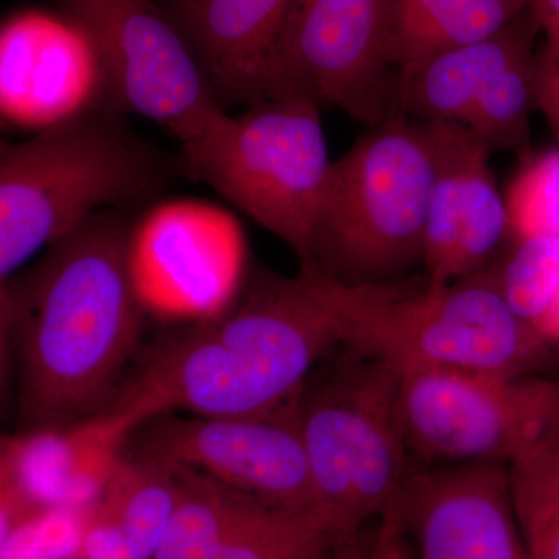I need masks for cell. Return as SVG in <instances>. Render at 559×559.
<instances>
[{"instance_id": "cell-33", "label": "cell", "mask_w": 559, "mask_h": 559, "mask_svg": "<svg viewBox=\"0 0 559 559\" xmlns=\"http://www.w3.org/2000/svg\"><path fill=\"white\" fill-rule=\"evenodd\" d=\"M533 330L549 344L559 342V289L551 297L540 318L536 320Z\"/></svg>"}, {"instance_id": "cell-2", "label": "cell", "mask_w": 559, "mask_h": 559, "mask_svg": "<svg viewBox=\"0 0 559 559\" xmlns=\"http://www.w3.org/2000/svg\"><path fill=\"white\" fill-rule=\"evenodd\" d=\"M342 345L322 275L266 274L219 318L160 341L106 407L132 415L139 428L173 412L224 417L274 409Z\"/></svg>"}, {"instance_id": "cell-25", "label": "cell", "mask_w": 559, "mask_h": 559, "mask_svg": "<svg viewBox=\"0 0 559 559\" xmlns=\"http://www.w3.org/2000/svg\"><path fill=\"white\" fill-rule=\"evenodd\" d=\"M496 274L511 310L533 329L559 289V238L518 241Z\"/></svg>"}, {"instance_id": "cell-1", "label": "cell", "mask_w": 559, "mask_h": 559, "mask_svg": "<svg viewBox=\"0 0 559 559\" xmlns=\"http://www.w3.org/2000/svg\"><path fill=\"white\" fill-rule=\"evenodd\" d=\"M130 212L95 213L7 283L22 430L90 417L134 353L145 311L128 267Z\"/></svg>"}, {"instance_id": "cell-4", "label": "cell", "mask_w": 559, "mask_h": 559, "mask_svg": "<svg viewBox=\"0 0 559 559\" xmlns=\"http://www.w3.org/2000/svg\"><path fill=\"white\" fill-rule=\"evenodd\" d=\"M344 345L400 371L454 369L540 373L550 344L503 297L496 267L457 282L404 278L344 286L323 277Z\"/></svg>"}, {"instance_id": "cell-12", "label": "cell", "mask_w": 559, "mask_h": 559, "mask_svg": "<svg viewBox=\"0 0 559 559\" xmlns=\"http://www.w3.org/2000/svg\"><path fill=\"white\" fill-rule=\"evenodd\" d=\"M388 0H294L280 94L340 108L367 127L393 116Z\"/></svg>"}, {"instance_id": "cell-27", "label": "cell", "mask_w": 559, "mask_h": 559, "mask_svg": "<svg viewBox=\"0 0 559 559\" xmlns=\"http://www.w3.org/2000/svg\"><path fill=\"white\" fill-rule=\"evenodd\" d=\"M81 514L80 559H142L130 536L98 500Z\"/></svg>"}, {"instance_id": "cell-23", "label": "cell", "mask_w": 559, "mask_h": 559, "mask_svg": "<svg viewBox=\"0 0 559 559\" xmlns=\"http://www.w3.org/2000/svg\"><path fill=\"white\" fill-rule=\"evenodd\" d=\"M538 60L539 50L530 51L496 73L460 123L468 128L489 153L528 148L530 114L536 108Z\"/></svg>"}, {"instance_id": "cell-11", "label": "cell", "mask_w": 559, "mask_h": 559, "mask_svg": "<svg viewBox=\"0 0 559 559\" xmlns=\"http://www.w3.org/2000/svg\"><path fill=\"white\" fill-rule=\"evenodd\" d=\"M246 263L245 231L218 205L165 201L132 221V288L154 318L187 325L219 318L240 297Z\"/></svg>"}, {"instance_id": "cell-5", "label": "cell", "mask_w": 559, "mask_h": 559, "mask_svg": "<svg viewBox=\"0 0 559 559\" xmlns=\"http://www.w3.org/2000/svg\"><path fill=\"white\" fill-rule=\"evenodd\" d=\"M433 180L426 124L390 116L331 160L300 270L344 286L400 282L423 264Z\"/></svg>"}, {"instance_id": "cell-16", "label": "cell", "mask_w": 559, "mask_h": 559, "mask_svg": "<svg viewBox=\"0 0 559 559\" xmlns=\"http://www.w3.org/2000/svg\"><path fill=\"white\" fill-rule=\"evenodd\" d=\"M224 109L278 95L294 0H157Z\"/></svg>"}, {"instance_id": "cell-10", "label": "cell", "mask_w": 559, "mask_h": 559, "mask_svg": "<svg viewBox=\"0 0 559 559\" xmlns=\"http://www.w3.org/2000/svg\"><path fill=\"white\" fill-rule=\"evenodd\" d=\"M300 390L255 414L162 415L135 429L124 451L194 471L267 506L320 516L301 439Z\"/></svg>"}, {"instance_id": "cell-15", "label": "cell", "mask_w": 559, "mask_h": 559, "mask_svg": "<svg viewBox=\"0 0 559 559\" xmlns=\"http://www.w3.org/2000/svg\"><path fill=\"white\" fill-rule=\"evenodd\" d=\"M433 156L423 266L451 283L487 267L510 237L506 198L489 167V151L455 121H423Z\"/></svg>"}, {"instance_id": "cell-30", "label": "cell", "mask_w": 559, "mask_h": 559, "mask_svg": "<svg viewBox=\"0 0 559 559\" xmlns=\"http://www.w3.org/2000/svg\"><path fill=\"white\" fill-rule=\"evenodd\" d=\"M36 511L39 510H36L31 500L25 498L14 480L0 488V551L22 522L27 521Z\"/></svg>"}, {"instance_id": "cell-26", "label": "cell", "mask_w": 559, "mask_h": 559, "mask_svg": "<svg viewBox=\"0 0 559 559\" xmlns=\"http://www.w3.org/2000/svg\"><path fill=\"white\" fill-rule=\"evenodd\" d=\"M83 514L39 510L22 522L0 551V559H72L79 557Z\"/></svg>"}, {"instance_id": "cell-20", "label": "cell", "mask_w": 559, "mask_h": 559, "mask_svg": "<svg viewBox=\"0 0 559 559\" xmlns=\"http://www.w3.org/2000/svg\"><path fill=\"white\" fill-rule=\"evenodd\" d=\"M179 492L176 466L124 451L98 502L127 532L140 557L151 559L171 520Z\"/></svg>"}, {"instance_id": "cell-18", "label": "cell", "mask_w": 559, "mask_h": 559, "mask_svg": "<svg viewBox=\"0 0 559 559\" xmlns=\"http://www.w3.org/2000/svg\"><path fill=\"white\" fill-rule=\"evenodd\" d=\"M538 36L527 11L487 39L419 62L396 75L393 116L462 123L488 81L510 62L535 51Z\"/></svg>"}, {"instance_id": "cell-36", "label": "cell", "mask_w": 559, "mask_h": 559, "mask_svg": "<svg viewBox=\"0 0 559 559\" xmlns=\"http://www.w3.org/2000/svg\"><path fill=\"white\" fill-rule=\"evenodd\" d=\"M329 555H330V554H329ZM329 555H326V557H329ZM326 557H325V558H326ZM325 558H322V559H325Z\"/></svg>"}, {"instance_id": "cell-13", "label": "cell", "mask_w": 559, "mask_h": 559, "mask_svg": "<svg viewBox=\"0 0 559 559\" xmlns=\"http://www.w3.org/2000/svg\"><path fill=\"white\" fill-rule=\"evenodd\" d=\"M117 110L97 50L66 13L24 11L0 25V117L36 132Z\"/></svg>"}, {"instance_id": "cell-17", "label": "cell", "mask_w": 559, "mask_h": 559, "mask_svg": "<svg viewBox=\"0 0 559 559\" xmlns=\"http://www.w3.org/2000/svg\"><path fill=\"white\" fill-rule=\"evenodd\" d=\"M139 423L105 407L61 428L10 437L11 477L36 510L84 511L100 499Z\"/></svg>"}, {"instance_id": "cell-7", "label": "cell", "mask_w": 559, "mask_h": 559, "mask_svg": "<svg viewBox=\"0 0 559 559\" xmlns=\"http://www.w3.org/2000/svg\"><path fill=\"white\" fill-rule=\"evenodd\" d=\"M320 110L310 97L280 94L237 116L224 110L179 145L180 171L285 241L300 267L331 164Z\"/></svg>"}, {"instance_id": "cell-21", "label": "cell", "mask_w": 559, "mask_h": 559, "mask_svg": "<svg viewBox=\"0 0 559 559\" xmlns=\"http://www.w3.org/2000/svg\"><path fill=\"white\" fill-rule=\"evenodd\" d=\"M176 468L178 503L151 559H216L242 510L255 499L194 471Z\"/></svg>"}, {"instance_id": "cell-14", "label": "cell", "mask_w": 559, "mask_h": 559, "mask_svg": "<svg viewBox=\"0 0 559 559\" xmlns=\"http://www.w3.org/2000/svg\"><path fill=\"white\" fill-rule=\"evenodd\" d=\"M390 506L417 559H527L502 463L411 471Z\"/></svg>"}, {"instance_id": "cell-34", "label": "cell", "mask_w": 559, "mask_h": 559, "mask_svg": "<svg viewBox=\"0 0 559 559\" xmlns=\"http://www.w3.org/2000/svg\"><path fill=\"white\" fill-rule=\"evenodd\" d=\"M367 546L360 539L356 538L344 540L340 546L334 547L325 559H364L366 557Z\"/></svg>"}, {"instance_id": "cell-29", "label": "cell", "mask_w": 559, "mask_h": 559, "mask_svg": "<svg viewBox=\"0 0 559 559\" xmlns=\"http://www.w3.org/2000/svg\"><path fill=\"white\" fill-rule=\"evenodd\" d=\"M535 105L559 139V60L540 57L535 81Z\"/></svg>"}, {"instance_id": "cell-32", "label": "cell", "mask_w": 559, "mask_h": 559, "mask_svg": "<svg viewBox=\"0 0 559 559\" xmlns=\"http://www.w3.org/2000/svg\"><path fill=\"white\" fill-rule=\"evenodd\" d=\"M527 11L540 36L559 28V0H528Z\"/></svg>"}, {"instance_id": "cell-3", "label": "cell", "mask_w": 559, "mask_h": 559, "mask_svg": "<svg viewBox=\"0 0 559 559\" xmlns=\"http://www.w3.org/2000/svg\"><path fill=\"white\" fill-rule=\"evenodd\" d=\"M178 173V157L116 110L0 139V285L95 213L153 201Z\"/></svg>"}, {"instance_id": "cell-8", "label": "cell", "mask_w": 559, "mask_h": 559, "mask_svg": "<svg viewBox=\"0 0 559 559\" xmlns=\"http://www.w3.org/2000/svg\"><path fill=\"white\" fill-rule=\"evenodd\" d=\"M401 373L400 411L411 454L502 463L559 439V380L546 373L414 369Z\"/></svg>"}, {"instance_id": "cell-19", "label": "cell", "mask_w": 559, "mask_h": 559, "mask_svg": "<svg viewBox=\"0 0 559 559\" xmlns=\"http://www.w3.org/2000/svg\"><path fill=\"white\" fill-rule=\"evenodd\" d=\"M396 75L433 55L479 43L524 16L528 0H388Z\"/></svg>"}, {"instance_id": "cell-6", "label": "cell", "mask_w": 559, "mask_h": 559, "mask_svg": "<svg viewBox=\"0 0 559 559\" xmlns=\"http://www.w3.org/2000/svg\"><path fill=\"white\" fill-rule=\"evenodd\" d=\"M334 360L301 388L299 417L320 516L348 540L388 509L411 473V452L400 370L349 347Z\"/></svg>"}, {"instance_id": "cell-35", "label": "cell", "mask_w": 559, "mask_h": 559, "mask_svg": "<svg viewBox=\"0 0 559 559\" xmlns=\"http://www.w3.org/2000/svg\"><path fill=\"white\" fill-rule=\"evenodd\" d=\"M13 480L11 477L10 437L0 433V488Z\"/></svg>"}, {"instance_id": "cell-22", "label": "cell", "mask_w": 559, "mask_h": 559, "mask_svg": "<svg viewBox=\"0 0 559 559\" xmlns=\"http://www.w3.org/2000/svg\"><path fill=\"white\" fill-rule=\"evenodd\" d=\"M507 466L511 502L527 559H559V439Z\"/></svg>"}, {"instance_id": "cell-24", "label": "cell", "mask_w": 559, "mask_h": 559, "mask_svg": "<svg viewBox=\"0 0 559 559\" xmlns=\"http://www.w3.org/2000/svg\"><path fill=\"white\" fill-rule=\"evenodd\" d=\"M503 198L516 242L559 238V148L525 160Z\"/></svg>"}, {"instance_id": "cell-28", "label": "cell", "mask_w": 559, "mask_h": 559, "mask_svg": "<svg viewBox=\"0 0 559 559\" xmlns=\"http://www.w3.org/2000/svg\"><path fill=\"white\" fill-rule=\"evenodd\" d=\"M364 559H417L412 554L411 543L401 528L399 516L392 506L378 518V528L367 546Z\"/></svg>"}, {"instance_id": "cell-31", "label": "cell", "mask_w": 559, "mask_h": 559, "mask_svg": "<svg viewBox=\"0 0 559 559\" xmlns=\"http://www.w3.org/2000/svg\"><path fill=\"white\" fill-rule=\"evenodd\" d=\"M11 345H13V320H11L9 288L5 283L0 285V406L9 385Z\"/></svg>"}, {"instance_id": "cell-9", "label": "cell", "mask_w": 559, "mask_h": 559, "mask_svg": "<svg viewBox=\"0 0 559 559\" xmlns=\"http://www.w3.org/2000/svg\"><path fill=\"white\" fill-rule=\"evenodd\" d=\"M90 36L114 106L159 124L180 143L198 138L223 106L189 44L157 0H58Z\"/></svg>"}]
</instances>
